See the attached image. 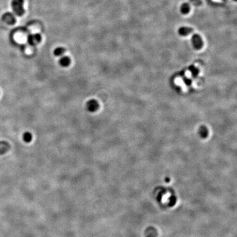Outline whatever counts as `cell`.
I'll use <instances>...</instances> for the list:
<instances>
[{
    "label": "cell",
    "mask_w": 237,
    "mask_h": 237,
    "mask_svg": "<svg viewBox=\"0 0 237 237\" xmlns=\"http://www.w3.org/2000/svg\"><path fill=\"white\" fill-rule=\"evenodd\" d=\"M24 0H13L12 7L15 14L18 16H22L25 12L24 8Z\"/></svg>",
    "instance_id": "6da1fadb"
},
{
    "label": "cell",
    "mask_w": 237,
    "mask_h": 237,
    "mask_svg": "<svg viewBox=\"0 0 237 237\" xmlns=\"http://www.w3.org/2000/svg\"><path fill=\"white\" fill-rule=\"evenodd\" d=\"M191 41L195 49H200L204 45L201 37L198 34H194V35H193Z\"/></svg>",
    "instance_id": "7a4b0ae2"
},
{
    "label": "cell",
    "mask_w": 237,
    "mask_h": 237,
    "mask_svg": "<svg viewBox=\"0 0 237 237\" xmlns=\"http://www.w3.org/2000/svg\"><path fill=\"white\" fill-rule=\"evenodd\" d=\"M99 107L98 102L95 99H90L86 104V108L89 112L93 113L95 112L98 109Z\"/></svg>",
    "instance_id": "3957f363"
},
{
    "label": "cell",
    "mask_w": 237,
    "mask_h": 237,
    "mask_svg": "<svg viewBox=\"0 0 237 237\" xmlns=\"http://www.w3.org/2000/svg\"><path fill=\"white\" fill-rule=\"evenodd\" d=\"M28 41L30 45L35 46L41 42V36L39 34H34L30 35L28 37Z\"/></svg>",
    "instance_id": "277c9868"
},
{
    "label": "cell",
    "mask_w": 237,
    "mask_h": 237,
    "mask_svg": "<svg viewBox=\"0 0 237 237\" xmlns=\"http://www.w3.org/2000/svg\"><path fill=\"white\" fill-rule=\"evenodd\" d=\"M10 145L8 142L4 141L0 142V155L4 154L10 151Z\"/></svg>",
    "instance_id": "5b68a950"
},
{
    "label": "cell",
    "mask_w": 237,
    "mask_h": 237,
    "mask_svg": "<svg viewBox=\"0 0 237 237\" xmlns=\"http://www.w3.org/2000/svg\"><path fill=\"white\" fill-rule=\"evenodd\" d=\"M193 31L194 30L192 28L187 26H182L179 28V29L178 30V33L181 36H186L191 34V33H193Z\"/></svg>",
    "instance_id": "8992f818"
},
{
    "label": "cell",
    "mask_w": 237,
    "mask_h": 237,
    "mask_svg": "<svg viewBox=\"0 0 237 237\" xmlns=\"http://www.w3.org/2000/svg\"><path fill=\"white\" fill-rule=\"evenodd\" d=\"M3 19L5 22L9 24H13L16 22V19L13 14L10 13H6L3 16Z\"/></svg>",
    "instance_id": "52a82bcc"
},
{
    "label": "cell",
    "mask_w": 237,
    "mask_h": 237,
    "mask_svg": "<svg viewBox=\"0 0 237 237\" xmlns=\"http://www.w3.org/2000/svg\"><path fill=\"white\" fill-rule=\"evenodd\" d=\"M71 63V59L68 56H64L59 60V64L63 67H68Z\"/></svg>",
    "instance_id": "ba28073f"
},
{
    "label": "cell",
    "mask_w": 237,
    "mask_h": 237,
    "mask_svg": "<svg viewBox=\"0 0 237 237\" xmlns=\"http://www.w3.org/2000/svg\"><path fill=\"white\" fill-rule=\"evenodd\" d=\"M191 10L190 4L189 3H183L180 7V10L181 13L183 14H187L189 13Z\"/></svg>",
    "instance_id": "9c48e42d"
},
{
    "label": "cell",
    "mask_w": 237,
    "mask_h": 237,
    "mask_svg": "<svg viewBox=\"0 0 237 237\" xmlns=\"http://www.w3.org/2000/svg\"><path fill=\"white\" fill-rule=\"evenodd\" d=\"M199 134L201 138H206L209 134L207 127L205 126H201L199 130Z\"/></svg>",
    "instance_id": "30bf717a"
},
{
    "label": "cell",
    "mask_w": 237,
    "mask_h": 237,
    "mask_svg": "<svg viewBox=\"0 0 237 237\" xmlns=\"http://www.w3.org/2000/svg\"><path fill=\"white\" fill-rule=\"evenodd\" d=\"M23 138L24 141L25 142L29 143L32 140L33 136L31 133H30L29 132H26L23 134Z\"/></svg>",
    "instance_id": "8fae6325"
},
{
    "label": "cell",
    "mask_w": 237,
    "mask_h": 237,
    "mask_svg": "<svg viewBox=\"0 0 237 237\" xmlns=\"http://www.w3.org/2000/svg\"><path fill=\"white\" fill-rule=\"evenodd\" d=\"M66 51V49L63 47H57L54 51V54L57 57H60L64 54V53Z\"/></svg>",
    "instance_id": "7c38bea8"
},
{
    "label": "cell",
    "mask_w": 237,
    "mask_h": 237,
    "mask_svg": "<svg viewBox=\"0 0 237 237\" xmlns=\"http://www.w3.org/2000/svg\"><path fill=\"white\" fill-rule=\"evenodd\" d=\"M189 3L196 7L200 6L203 4V1L201 0H189Z\"/></svg>",
    "instance_id": "4fadbf2b"
}]
</instances>
